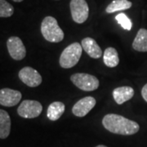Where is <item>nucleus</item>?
<instances>
[{
	"label": "nucleus",
	"instance_id": "obj_1",
	"mask_svg": "<svg viewBox=\"0 0 147 147\" xmlns=\"http://www.w3.org/2000/svg\"><path fill=\"white\" fill-rule=\"evenodd\" d=\"M102 124L110 132L123 136L133 135L140 129L137 122L116 114L106 115L102 119Z\"/></svg>",
	"mask_w": 147,
	"mask_h": 147
},
{
	"label": "nucleus",
	"instance_id": "obj_2",
	"mask_svg": "<svg viewBox=\"0 0 147 147\" xmlns=\"http://www.w3.org/2000/svg\"><path fill=\"white\" fill-rule=\"evenodd\" d=\"M41 33L43 38L51 42H60L63 40L64 32L59 26L56 18L46 16L41 24Z\"/></svg>",
	"mask_w": 147,
	"mask_h": 147
},
{
	"label": "nucleus",
	"instance_id": "obj_3",
	"mask_svg": "<svg viewBox=\"0 0 147 147\" xmlns=\"http://www.w3.org/2000/svg\"><path fill=\"white\" fill-rule=\"evenodd\" d=\"M83 47L79 42H73L66 47L60 57V65L64 69L74 67L79 61L82 56Z\"/></svg>",
	"mask_w": 147,
	"mask_h": 147
},
{
	"label": "nucleus",
	"instance_id": "obj_4",
	"mask_svg": "<svg viewBox=\"0 0 147 147\" xmlns=\"http://www.w3.org/2000/svg\"><path fill=\"white\" fill-rule=\"evenodd\" d=\"M70 80L79 89L92 92L99 88V80L92 74L85 73H77L70 77Z\"/></svg>",
	"mask_w": 147,
	"mask_h": 147
},
{
	"label": "nucleus",
	"instance_id": "obj_5",
	"mask_svg": "<svg viewBox=\"0 0 147 147\" xmlns=\"http://www.w3.org/2000/svg\"><path fill=\"white\" fill-rule=\"evenodd\" d=\"M42 111V106L37 100H23L17 109L18 115L25 119H34L40 115Z\"/></svg>",
	"mask_w": 147,
	"mask_h": 147
},
{
	"label": "nucleus",
	"instance_id": "obj_6",
	"mask_svg": "<svg viewBox=\"0 0 147 147\" xmlns=\"http://www.w3.org/2000/svg\"><path fill=\"white\" fill-rule=\"evenodd\" d=\"M69 7L74 22L82 24L88 18L89 7L85 0H71Z\"/></svg>",
	"mask_w": 147,
	"mask_h": 147
},
{
	"label": "nucleus",
	"instance_id": "obj_7",
	"mask_svg": "<svg viewBox=\"0 0 147 147\" xmlns=\"http://www.w3.org/2000/svg\"><path fill=\"white\" fill-rule=\"evenodd\" d=\"M7 47L11 57L16 61H21L26 56V49L20 38L10 37L7 41Z\"/></svg>",
	"mask_w": 147,
	"mask_h": 147
},
{
	"label": "nucleus",
	"instance_id": "obj_8",
	"mask_svg": "<svg viewBox=\"0 0 147 147\" xmlns=\"http://www.w3.org/2000/svg\"><path fill=\"white\" fill-rule=\"evenodd\" d=\"M18 75L22 83L30 88L38 87L42 83V76L40 74L36 69L30 66H26L21 69Z\"/></svg>",
	"mask_w": 147,
	"mask_h": 147
},
{
	"label": "nucleus",
	"instance_id": "obj_9",
	"mask_svg": "<svg viewBox=\"0 0 147 147\" xmlns=\"http://www.w3.org/2000/svg\"><path fill=\"white\" fill-rule=\"evenodd\" d=\"M96 99L92 96H86L76 102L72 108V113L77 117L86 116L96 105Z\"/></svg>",
	"mask_w": 147,
	"mask_h": 147
},
{
	"label": "nucleus",
	"instance_id": "obj_10",
	"mask_svg": "<svg viewBox=\"0 0 147 147\" xmlns=\"http://www.w3.org/2000/svg\"><path fill=\"white\" fill-rule=\"evenodd\" d=\"M22 95L21 92L10 88L0 90V105L11 107L16 105L21 100Z\"/></svg>",
	"mask_w": 147,
	"mask_h": 147
},
{
	"label": "nucleus",
	"instance_id": "obj_11",
	"mask_svg": "<svg viewBox=\"0 0 147 147\" xmlns=\"http://www.w3.org/2000/svg\"><path fill=\"white\" fill-rule=\"evenodd\" d=\"M82 47L90 57L98 59L102 56V51L100 46L96 42V40L92 38H85L81 42Z\"/></svg>",
	"mask_w": 147,
	"mask_h": 147
},
{
	"label": "nucleus",
	"instance_id": "obj_12",
	"mask_svg": "<svg viewBox=\"0 0 147 147\" xmlns=\"http://www.w3.org/2000/svg\"><path fill=\"white\" fill-rule=\"evenodd\" d=\"M134 96V90L131 87L123 86L117 88L113 91V97L118 105H122L131 100Z\"/></svg>",
	"mask_w": 147,
	"mask_h": 147
},
{
	"label": "nucleus",
	"instance_id": "obj_13",
	"mask_svg": "<svg viewBox=\"0 0 147 147\" xmlns=\"http://www.w3.org/2000/svg\"><path fill=\"white\" fill-rule=\"evenodd\" d=\"M65 110V104L61 101H54L50 104L47 110V117L52 121L58 120Z\"/></svg>",
	"mask_w": 147,
	"mask_h": 147
},
{
	"label": "nucleus",
	"instance_id": "obj_14",
	"mask_svg": "<svg viewBox=\"0 0 147 147\" xmlns=\"http://www.w3.org/2000/svg\"><path fill=\"white\" fill-rule=\"evenodd\" d=\"M11 118L8 113L0 110V138L5 139L9 136L11 131Z\"/></svg>",
	"mask_w": 147,
	"mask_h": 147
},
{
	"label": "nucleus",
	"instance_id": "obj_15",
	"mask_svg": "<svg viewBox=\"0 0 147 147\" xmlns=\"http://www.w3.org/2000/svg\"><path fill=\"white\" fill-rule=\"evenodd\" d=\"M132 47L138 52H147V30L140 29L138 30L132 42Z\"/></svg>",
	"mask_w": 147,
	"mask_h": 147
},
{
	"label": "nucleus",
	"instance_id": "obj_16",
	"mask_svg": "<svg viewBox=\"0 0 147 147\" xmlns=\"http://www.w3.org/2000/svg\"><path fill=\"white\" fill-rule=\"evenodd\" d=\"M103 61L106 66L113 68L116 67L119 63V54L115 48L110 47L106 48L103 54Z\"/></svg>",
	"mask_w": 147,
	"mask_h": 147
},
{
	"label": "nucleus",
	"instance_id": "obj_17",
	"mask_svg": "<svg viewBox=\"0 0 147 147\" xmlns=\"http://www.w3.org/2000/svg\"><path fill=\"white\" fill-rule=\"evenodd\" d=\"M132 5L131 2L128 0H114L107 6L105 11L107 13H114L119 11L129 9Z\"/></svg>",
	"mask_w": 147,
	"mask_h": 147
},
{
	"label": "nucleus",
	"instance_id": "obj_18",
	"mask_svg": "<svg viewBox=\"0 0 147 147\" xmlns=\"http://www.w3.org/2000/svg\"><path fill=\"white\" fill-rule=\"evenodd\" d=\"M14 13V8L6 0H0V17H10Z\"/></svg>",
	"mask_w": 147,
	"mask_h": 147
},
{
	"label": "nucleus",
	"instance_id": "obj_19",
	"mask_svg": "<svg viewBox=\"0 0 147 147\" xmlns=\"http://www.w3.org/2000/svg\"><path fill=\"white\" fill-rule=\"evenodd\" d=\"M116 21L118 23L126 30H131L132 27V23L131 20L127 17L126 14L124 13H119L115 16Z\"/></svg>",
	"mask_w": 147,
	"mask_h": 147
},
{
	"label": "nucleus",
	"instance_id": "obj_20",
	"mask_svg": "<svg viewBox=\"0 0 147 147\" xmlns=\"http://www.w3.org/2000/svg\"><path fill=\"white\" fill-rule=\"evenodd\" d=\"M142 97H143V99L147 102V84L142 88Z\"/></svg>",
	"mask_w": 147,
	"mask_h": 147
},
{
	"label": "nucleus",
	"instance_id": "obj_21",
	"mask_svg": "<svg viewBox=\"0 0 147 147\" xmlns=\"http://www.w3.org/2000/svg\"><path fill=\"white\" fill-rule=\"evenodd\" d=\"M12 1H14V2H16V3H20V2H22L23 0H12Z\"/></svg>",
	"mask_w": 147,
	"mask_h": 147
},
{
	"label": "nucleus",
	"instance_id": "obj_22",
	"mask_svg": "<svg viewBox=\"0 0 147 147\" xmlns=\"http://www.w3.org/2000/svg\"><path fill=\"white\" fill-rule=\"evenodd\" d=\"M96 147H107V146H104V145H99V146H96Z\"/></svg>",
	"mask_w": 147,
	"mask_h": 147
}]
</instances>
